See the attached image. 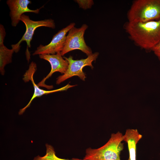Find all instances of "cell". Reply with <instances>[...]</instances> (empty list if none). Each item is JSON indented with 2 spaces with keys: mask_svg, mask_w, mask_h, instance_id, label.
Instances as JSON below:
<instances>
[{
  "mask_svg": "<svg viewBox=\"0 0 160 160\" xmlns=\"http://www.w3.org/2000/svg\"><path fill=\"white\" fill-rule=\"evenodd\" d=\"M124 28L130 39L142 49L151 50L160 43V19L145 22L128 21Z\"/></svg>",
  "mask_w": 160,
  "mask_h": 160,
  "instance_id": "1",
  "label": "cell"
},
{
  "mask_svg": "<svg viewBox=\"0 0 160 160\" xmlns=\"http://www.w3.org/2000/svg\"><path fill=\"white\" fill-rule=\"evenodd\" d=\"M123 135L119 131L112 133L108 142L96 149L86 150L84 160H121L120 154L124 149Z\"/></svg>",
  "mask_w": 160,
  "mask_h": 160,
  "instance_id": "2",
  "label": "cell"
},
{
  "mask_svg": "<svg viewBox=\"0 0 160 160\" xmlns=\"http://www.w3.org/2000/svg\"><path fill=\"white\" fill-rule=\"evenodd\" d=\"M128 21L145 22L160 19V0H136L127 13Z\"/></svg>",
  "mask_w": 160,
  "mask_h": 160,
  "instance_id": "3",
  "label": "cell"
},
{
  "mask_svg": "<svg viewBox=\"0 0 160 160\" xmlns=\"http://www.w3.org/2000/svg\"><path fill=\"white\" fill-rule=\"evenodd\" d=\"M99 55V52H95L88 56L86 58L77 60H73L71 56L68 57H64L63 58L68 61V66L65 73L57 78L56 84H59L74 76H77L81 80L84 81L86 77L83 71V68L88 66L92 69L93 67L92 62L96 60Z\"/></svg>",
  "mask_w": 160,
  "mask_h": 160,
  "instance_id": "4",
  "label": "cell"
},
{
  "mask_svg": "<svg viewBox=\"0 0 160 160\" xmlns=\"http://www.w3.org/2000/svg\"><path fill=\"white\" fill-rule=\"evenodd\" d=\"M88 26L83 24L79 28L75 26L68 31L66 36L65 43L63 50L60 53L62 56L67 53L75 49H79L87 56L92 54L91 48L86 44L84 35Z\"/></svg>",
  "mask_w": 160,
  "mask_h": 160,
  "instance_id": "5",
  "label": "cell"
},
{
  "mask_svg": "<svg viewBox=\"0 0 160 160\" xmlns=\"http://www.w3.org/2000/svg\"><path fill=\"white\" fill-rule=\"evenodd\" d=\"M20 20L23 22L26 27V31L22 37L17 44H14L16 50L19 52L20 48V44L23 41H25L27 45L26 50V58L28 61L30 59V54L28 49V47H31V42L36 29L38 27L44 26L54 29L55 25L54 21L51 19H45L38 21H34L31 20L29 16L22 15L20 18Z\"/></svg>",
  "mask_w": 160,
  "mask_h": 160,
  "instance_id": "6",
  "label": "cell"
},
{
  "mask_svg": "<svg viewBox=\"0 0 160 160\" xmlns=\"http://www.w3.org/2000/svg\"><path fill=\"white\" fill-rule=\"evenodd\" d=\"M75 25V23H72L59 31L53 36L49 43L46 45L40 44L37 47L33 55H53L60 53L64 46L67 33Z\"/></svg>",
  "mask_w": 160,
  "mask_h": 160,
  "instance_id": "7",
  "label": "cell"
},
{
  "mask_svg": "<svg viewBox=\"0 0 160 160\" xmlns=\"http://www.w3.org/2000/svg\"><path fill=\"white\" fill-rule=\"evenodd\" d=\"M36 64L35 63L32 62L29 65L28 69L23 75V79L25 82H28L29 81H31L34 88V91L33 95L28 103L24 107L20 110L18 112L19 115L22 114L25 112L26 109L30 106L32 101L35 98L39 97L43 95H47L53 92L65 91L69 88L76 85H71L68 84L63 87L54 90H45L41 89L39 88L37 84H36L33 79V75L36 70Z\"/></svg>",
  "mask_w": 160,
  "mask_h": 160,
  "instance_id": "8",
  "label": "cell"
},
{
  "mask_svg": "<svg viewBox=\"0 0 160 160\" xmlns=\"http://www.w3.org/2000/svg\"><path fill=\"white\" fill-rule=\"evenodd\" d=\"M39 57L40 58L48 61L51 65V69L47 76L44 78L37 85L39 87H44L48 89H52L53 87L52 85L49 86L45 84V81L56 72L64 74L68 69V63L62 57L60 53L53 55H39Z\"/></svg>",
  "mask_w": 160,
  "mask_h": 160,
  "instance_id": "9",
  "label": "cell"
},
{
  "mask_svg": "<svg viewBox=\"0 0 160 160\" xmlns=\"http://www.w3.org/2000/svg\"><path fill=\"white\" fill-rule=\"evenodd\" d=\"M6 3L10 11L9 15L12 26L16 27L20 21L21 15L25 12H32L39 13L40 9L44 6L34 10L30 9L28 7V5L31 2L29 0H8Z\"/></svg>",
  "mask_w": 160,
  "mask_h": 160,
  "instance_id": "10",
  "label": "cell"
},
{
  "mask_svg": "<svg viewBox=\"0 0 160 160\" xmlns=\"http://www.w3.org/2000/svg\"><path fill=\"white\" fill-rule=\"evenodd\" d=\"M142 137L137 129H127L123 135V141L127 144L129 158L127 160H136V145Z\"/></svg>",
  "mask_w": 160,
  "mask_h": 160,
  "instance_id": "11",
  "label": "cell"
},
{
  "mask_svg": "<svg viewBox=\"0 0 160 160\" xmlns=\"http://www.w3.org/2000/svg\"><path fill=\"white\" fill-rule=\"evenodd\" d=\"M15 52L14 49H8L4 45L0 46V72L2 75L5 73L4 67L12 62V57Z\"/></svg>",
  "mask_w": 160,
  "mask_h": 160,
  "instance_id": "12",
  "label": "cell"
},
{
  "mask_svg": "<svg viewBox=\"0 0 160 160\" xmlns=\"http://www.w3.org/2000/svg\"><path fill=\"white\" fill-rule=\"evenodd\" d=\"M47 151L45 155L41 157L38 156L35 157L33 160H58L59 158L55 154L53 147L50 145L46 144Z\"/></svg>",
  "mask_w": 160,
  "mask_h": 160,
  "instance_id": "13",
  "label": "cell"
},
{
  "mask_svg": "<svg viewBox=\"0 0 160 160\" xmlns=\"http://www.w3.org/2000/svg\"><path fill=\"white\" fill-rule=\"evenodd\" d=\"M75 1L78 4L79 7L85 10L90 9L94 4L92 0H76Z\"/></svg>",
  "mask_w": 160,
  "mask_h": 160,
  "instance_id": "14",
  "label": "cell"
},
{
  "mask_svg": "<svg viewBox=\"0 0 160 160\" xmlns=\"http://www.w3.org/2000/svg\"><path fill=\"white\" fill-rule=\"evenodd\" d=\"M6 35V32L4 26L0 24V46L4 44V41Z\"/></svg>",
  "mask_w": 160,
  "mask_h": 160,
  "instance_id": "15",
  "label": "cell"
},
{
  "mask_svg": "<svg viewBox=\"0 0 160 160\" xmlns=\"http://www.w3.org/2000/svg\"><path fill=\"white\" fill-rule=\"evenodd\" d=\"M151 50L160 60V43L153 47Z\"/></svg>",
  "mask_w": 160,
  "mask_h": 160,
  "instance_id": "16",
  "label": "cell"
},
{
  "mask_svg": "<svg viewBox=\"0 0 160 160\" xmlns=\"http://www.w3.org/2000/svg\"><path fill=\"white\" fill-rule=\"evenodd\" d=\"M60 160H84L83 159H76V158H73L72 159H61L60 158Z\"/></svg>",
  "mask_w": 160,
  "mask_h": 160,
  "instance_id": "17",
  "label": "cell"
}]
</instances>
